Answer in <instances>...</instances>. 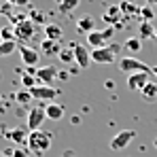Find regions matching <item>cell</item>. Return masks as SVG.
Here are the masks:
<instances>
[{
    "label": "cell",
    "instance_id": "43",
    "mask_svg": "<svg viewBox=\"0 0 157 157\" xmlns=\"http://www.w3.org/2000/svg\"><path fill=\"white\" fill-rule=\"evenodd\" d=\"M0 102H2V96H0Z\"/></svg>",
    "mask_w": 157,
    "mask_h": 157
},
{
    "label": "cell",
    "instance_id": "35",
    "mask_svg": "<svg viewBox=\"0 0 157 157\" xmlns=\"http://www.w3.org/2000/svg\"><path fill=\"white\" fill-rule=\"evenodd\" d=\"M104 87L113 91V89H115V81H104Z\"/></svg>",
    "mask_w": 157,
    "mask_h": 157
},
{
    "label": "cell",
    "instance_id": "1",
    "mask_svg": "<svg viewBox=\"0 0 157 157\" xmlns=\"http://www.w3.org/2000/svg\"><path fill=\"white\" fill-rule=\"evenodd\" d=\"M51 142H53V134L51 132H45V130H36V132H30L28 136V149L30 153L34 155H43L51 149Z\"/></svg>",
    "mask_w": 157,
    "mask_h": 157
},
{
    "label": "cell",
    "instance_id": "22",
    "mask_svg": "<svg viewBox=\"0 0 157 157\" xmlns=\"http://www.w3.org/2000/svg\"><path fill=\"white\" fill-rule=\"evenodd\" d=\"M78 4H81V0H59V13L62 15H70L72 11H77Z\"/></svg>",
    "mask_w": 157,
    "mask_h": 157
},
{
    "label": "cell",
    "instance_id": "29",
    "mask_svg": "<svg viewBox=\"0 0 157 157\" xmlns=\"http://www.w3.org/2000/svg\"><path fill=\"white\" fill-rule=\"evenodd\" d=\"M28 19H30L32 24H45V15H43L40 11H36V9H30V13H28Z\"/></svg>",
    "mask_w": 157,
    "mask_h": 157
},
{
    "label": "cell",
    "instance_id": "24",
    "mask_svg": "<svg viewBox=\"0 0 157 157\" xmlns=\"http://www.w3.org/2000/svg\"><path fill=\"white\" fill-rule=\"evenodd\" d=\"M123 47H125L130 53H138L140 49H142V38H138V36H130V38L125 40Z\"/></svg>",
    "mask_w": 157,
    "mask_h": 157
},
{
    "label": "cell",
    "instance_id": "40",
    "mask_svg": "<svg viewBox=\"0 0 157 157\" xmlns=\"http://www.w3.org/2000/svg\"><path fill=\"white\" fill-rule=\"evenodd\" d=\"M153 144H155V149H157V136H155V140H153Z\"/></svg>",
    "mask_w": 157,
    "mask_h": 157
},
{
    "label": "cell",
    "instance_id": "34",
    "mask_svg": "<svg viewBox=\"0 0 157 157\" xmlns=\"http://www.w3.org/2000/svg\"><path fill=\"white\" fill-rule=\"evenodd\" d=\"M110 49H113V51L119 55V51H121V45H119V43H110Z\"/></svg>",
    "mask_w": 157,
    "mask_h": 157
},
{
    "label": "cell",
    "instance_id": "25",
    "mask_svg": "<svg viewBox=\"0 0 157 157\" xmlns=\"http://www.w3.org/2000/svg\"><path fill=\"white\" fill-rule=\"evenodd\" d=\"M15 100H17L19 106H24V104H28L30 100H34V98H32V91H30V89H17V91H15Z\"/></svg>",
    "mask_w": 157,
    "mask_h": 157
},
{
    "label": "cell",
    "instance_id": "12",
    "mask_svg": "<svg viewBox=\"0 0 157 157\" xmlns=\"http://www.w3.org/2000/svg\"><path fill=\"white\" fill-rule=\"evenodd\" d=\"M59 70L55 66H43L36 70V78H38V85H51L53 81L57 78Z\"/></svg>",
    "mask_w": 157,
    "mask_h": 157
},
{
    "label": "cell",
    "instance_id": "8",
    "mask_svg": "<svg viewBox=\"0 0 157 157\" xmlns=\"http://www.w3.org/2000/svg\"><path fill=\"white\" fill-rule=\"evenodd\" d=\"M2 136H4L6 140H11L15 147H26L30 132H26V128H15V130H4Z\"/></svg>",
    "mask_w": 157,
    "mask_h": 157
},
{
    "label": "cell",
    "instance_id": "7",
    "mask_svg": "<svg viewBox=\"0 0 157 157\" xmlns=\"http://www.w3.org/2000/svg\"><path fill=\"white\" fill-rule=\"evenodd\" d=\"M72 49H75V64L81 70H85L91 64V51L85 45H81V43H72Z\"/></svg>",
    "mask_w": 157,
    "mask_h": 157
},
{
    "label": "cell",
    "instance_id": "30",
    "mask_svg": "<svg viewBox=\"0 0 157 157\" xmlns=\"http://www.w3.org/2000/svg\"><path fill=\"white\" fill-rule=\"evenodd\" d=\"M0 40H15V30L11 26L0 28Z\"/></svg>",
    "mask_w": 157,
    "mask_h": 157
},
{
    "label": "cell",
    "instance_id": "27",
    "mask_svg": "<svg viewBox=\"0 0 157 157\" xmlns=\"http://www.w3.org/2000/svg\"><path fill=\"white\" fill-rule=\"evenodd\" d=\"M155 9L151 6V4H147V6H140V19L142 21H153L155 19Z\"/></svg>",
    "mask_w": 157,
    "mask_h": 157
},
{
    "label": "cell",
    "instance_id": "37",
    "mask_svg": "<svg viewBox=\"0 0 157 157\" xmlns=\"http://www.w3.org/2000/svg\"><path fill=\"white\" fill-rule=\"evenodd\" d=\"M64 157H75V151H70V149H68V151L64 153Z\"/></svg>",
    "mask_w": 157,
    "mask_h": 157
},
{
    "label": "cell",
    "instance_id": "15",
    "mask_svg": "<svg viewBox=\"0 0 157 157\" xmlns=\"http://www.w3.org/2000/svg\"><path fill=\"white\" fill-rule=\"evenodd\" d=\"M119 9H121L125 21H132V19H136V17H140V6H136L130 0H123V2L119 4Z\"/></svg>",
    "mask_w": 157,
    "mask_h": 157
},
{
    "label": "cell",
    "instance_id": "23",
    "mask_svg": "<svg viewBox=\"0 0 157 157\" xmlns=\"http://www.w3.org/2000/svg\"><path fill=\"white\" fill-rule=\"evenodd\" d=\"M15 49H19L17 47V40H0V57L11 55Z\"/></svg>",
    "mask_w": 157,
    "mask_h": 157
},
{
    "label": "cell",
    "instance_id": "32",
    "mask_svg": "<svg viewBox=\"0 0 157 157\" xmlns=\"http://www.w3.org/2000/svg\"><path fill=\"white\" fill-rule=\"evenodd\" d=\"M115 32H117V30H115L113 26H106L104 30H102V36H104L106 45H110V43H113V36H115Z\"/></svg>",
    "mask_w": 157,
    "mask_h": 157
},
{
    "label": "cell",
    "instance_id": "42",
    "mask_svg": "<svg viewBox=\"0 0 157 157\" xmlns=\"http://www.w3.org/2000/svg\"><path fill=\"white\" fill-rule=\"evenodd\" d=\"M155 40H157V30H155Z\"/></svg>",
    "mask_w": 157,
    "mask_h": 157
},
{
    "label": "cell",
    "instance_id": "26",
    "mask_svg": "<svg viewBox=\"0 0 157 157\" xmlns=\"http://www.w3.org/2000/svg\"><path fill=\"white\" fill-rule=\"evenodd\" d=\"M59 62H64V64H75V49H72V45L59 51Z\"/></svg>",
    "mask_w": 157,
    "mask_h": 157
},
{
    "label": "cell",
    "instance_id": "17",
    "mask_svg": "<svg viewBox=\"0 0 157 157\" xmlns=\"http://www.w3.org/2000/svg\"><path fill=\"white\" fill-rule=\"evenodd\" d=\"M87 45H89L91 49H102V47H106V40H104V36H102V30L89 32V34H87Z\"/></svg>",
    "mask_w": 157,
    "mask_h": 157
},
{
    "label": "cell",
    "instance_id": "10",
    "mask_svg": "<svg viewBox=\"0 0 157 157\" xmlns=\"http://www.w3.org/2000/svg\"><path fill=\"white\" fill-rule=\"evenodd\" d=\"M117 57V53L110 49V45H106L102 49H91V62L94 64H113Z\"/></svg>",
    "mask_w": 157,
    "mask_h": 157
},
{
    "label": "cell",
    "instance_id": "33",
    "mask_svg": "<svg viewBox=\"0 0 157 157\" xmlns=\"http://www.w3.org/2000/svg\"><path fill=\"white\" fill-rule=\"evenodd\" d=\"M4 2L15 4V6H28V4H30V0H4Z\"/></svg>",
    "mask_w": 157,
    "mask_h": 157
},
{
    "label": "cell",
    "instance_id": "3",
    "mask_svg": "<svg viewBox=\"0 0 157 157\" xmlns=\"http://www.w3.org/2000/svg\"><path fill=\"white\" fill-rule=\"evenodd\" d=\"M45 108H47L45 102H38L36 106L30 108V113H28V130H30V132L40 130L43 121L47 119V110H45Z\"/></svg>",
    "mask_w": 157,
    "mask_h": 157
},
{
    "label": "cell",
    "instance_id": "2",
    "mask_svg": "<svg viewBox=\"0 0 157 157\" xmlns=\"http://www.w3.org/2000/svg\"><path fill=\"white\" fill-rule=\"evenodd\" d=\"M13 30H15V40L19 45H28V40H32L34 34H36L34 24L28 19L26 15H15L13 17Z\"/></svg>",
    "mask_w": 157,
    "mask_h": 157
},
{
    "label": "cell",
    "instance_id": "28",
    "mask_svg": "<svg viewBox=\"0 0 157 157\" xmlns=\"http://www.w3.org/2000/svg\"><path fill=\"white\" fill-rule=\"evenodd\" d=\"M21 83H24V89H32V87H36V85H38V78L34 77V75L24 72V75H21Z\"/></svg>",
    "mask_w": 157,
    "mask_h": 157
},
{
    "label": "cell",
    "instance_id": "16",
    "mask_svg": "<svg viewBox=\"0 0 157 157\" xmlns=\"http://www.w3.org/2000/svg\"><path fill=\"white\" fill-rule=\"evenodd\" d=\"M45 38L59 43V40L64 38V30H62V26H59V24H45Z\"/></svg>",
    "mask_w": 157,
    "mask_h": 157
},
{
    "label": "cell",
    "instance_id": "20",
    "mask_svg": "<svg viewBox=\"0 0 157 157\" xmlns=\"http://www.w3.org/2000/svg\"><path fill=\"white\" fill-rule=\"evenodd\" d=\"M138 38H155V28L151 21H140L138 24Z\"/></svg>",
    "mask_w": 157,
    "mask_h": 157
},
{
    "label": "cell",
    "instance_id": "31",
    "mask_svg": "<svg viewBox=\"0 0 157 157\" xmlns=\"http://www.w3.org/2000/svg\"><path fill=\"white\" fill-rule=\"evenodd\" d=\"M11 157H30V149H26V147H13Z\"/></svg>",
    "mask_w": 157,
    "mask_h": 157
},
{
    "label": "cell",
    "instance_id": "44",
    "mask_svg": "<svg viewBox=\"0 0 157 157\" xmlns=\"http://www.w3.org/2000/svg\"><path fill=\"white\" fill-rule=\"evenodd\" d=\"M130 2H134V0H130Z\"/></svg>",
    "mask_w": 157,
    "mask_h": 157
},
{
    "label": "cell",
    "instance_id": "19",
    "mask_svg": "<svg viewBox=\"0 0 157 157\" xmlns=\"http://www.w3.org/2000/svg\"><path fill=\"white\" fill-rule=\"evenodd\" d=\"M45 110H47V119H51V121H59V119L64 117V106H62V104L49 102Z\"/></svg>",
    "mask_w": 157,
    "mask_h": 157
},
{
    "label": "cell",
    "instance_id": "39",
    "mask_svg": "<svg viewBox=\"0 0 157 157\" xmlns=\"http://www.w3.org/2000/svg\"><path fill=\"white\" fill-rule=\"evenodd\" d=\"M147 2H149L151 6H155V4H157V0H147Z\"/></svg>",
    "mask_w": 157,
    "mask_h": 157
},
{
    "label": "cell",
    "instance_id": "5",
    "mask_svg": "<svg viewBox=\"0 0 157 157\" xmlns=\"http://www.w3.org/2000/svg\"><path fill=\"white\" fill-rule=\"evenodd\" d=\"M30 91H32V98H34V100L45 102V104L53 102V100L62 94V91H59V89H55L53 85H36V87H32Z\"/></svg>",
    "mask_w": 157,
    "mask_h": 157
},
{
    "label": "cell",
    "instance_id": "21",
    "mask_svg": "<svg viewBox=\"0 0 157 157\" xmlns=\"http://www.w3.org/2000/svg\"><path fill=\"white\" fill-rule=\"evenodd\" d=\"M140 96H142V100H147V102H153V100H157V83H147L144 85V89L140 91Z\"/></svg>",
    "mask_w": 157,
    "mask_h": 157
},
{
    "label": "cell",
    "instance_id": "4",
    "mask_svg": "<svg viewBox=\"0 0 157 157\" xmlns=\"http://www.w3.org/2000/svg\"><path fill=\"white\" fill-rule=\"evenodd\" d=\"M117 66H119V70H121V72H128V75H136V72H151V68H149L144 62H140L138 57H130V55L121 57Z\"/></svg>",
    "mask_w": 157,
    "mask_h": 157
},
{
    "label": "cell",
    "instance_id": "6",
    "mask_svg": "<svg viewBox=\"0 0 157 157\" xmlns=\"http://www.w3.org/2000/svg\"><path fill=\"white\" fill-rule=\"evenodd\" d=\"M134 138H136V130H123V132H119L115 138H110L108 147H110V151H121V149H125L130 144Z\"/></svg>",
    "mask_w": 157,
    "mask_h": 157
},
{
    "label": "cell",
    "instance_id": "14",
    "mask_svg": "<svg viewBox=\"0 0 157 157\" xmlns=\"http://www.w3.org/2000/svg\"><path fill=\"white\" fill-rule=\"evenodd\" d=\"M38 51L43 53L45 57H59V51H62V47H59V43L45 38V40H40V49H38Z\"/></svg>",
    "mask_w": 157,
    "mask_h": 157
},
{
    "label": "cell",
    "instance_id": "13",
    "mask_svg": "<svg viewBox=\"0 0 157 157\" xmlns=\"http://www.w3.org/2000/svg\"><path fill=\"white\" fill-rule=\"evenodd\" d=\"M102 21L104 24H113V26H117L119 21H123V13H121V9H119V4H113V6H108L104 11V15H102Z\"/></svg>",
    "mask_w": 157,
    "mask_h": 157
},
{
    "label": "cell",
    "instance_id": "9",
    "mask_svg": "<svg viewBox=\"0 0 157 157\" xmlns=\"http://www.w3.org/2000/svg\"><path fill=\"white\" fill-rule=\"evenodd\" d=\"M149 77H151V72H136V75H128L125 85H128V89H130V91H142V89H144V85L149 83Z\"/></svg>",
    "mask_w": 157,
    "mask_h": 157
},
{
    "label": "cell",
    "instance_id": "38",
    "mask_svg": "<svg viewBox=\"0 0 157 157\" xmlns=\"http://www.w3.org/2000/svg\"><path fill=\"white\" fill-rule=\"evenodd\" d=\"M151 75H155V77H157V66H151Z\"/></svg>",
    "mask_w": 157,
    "mask_h": 157
},
{
    "label": "cell",
    "instance_id": "36",
    "mask_svg": "<svg viewBox=\"0 0 157 157\" xmlns=\"http://www.w3.org/2000/svg\"><path fill=\"white\" fill-rule=\"evenodd\" d=\"M57 78H68V72H64V70H59V75H57Z\"/></svg>",
    "mask_w": 157,
    "mask_h": 157
},
{
    "label": "cell",
    "instance_id": "11",
    "mask_svg": "<svg viewBox=\"0 0 157 157\" xmlns=\"http://www.w3.org/2000/svg\"><path fill=\"white\" fill-rule=\"evenodd\" d=\"M17 51H19V55H21V62L26 64V68H30V66L36 68V64H38V59H40V51L32 49L30 45H19Z\"/></svg>",
    "mask_w": 157,
    "mask_h": 157
},
{
    "label": "cell",
    "instance_id": "41",
    "mask_svg": "<svg viewBox=\"0 0 157 157\" xmlns=\"http://www.w3.org/2000/svg\"><path fill=\"white\" fill-rule=\"evenodd\" d=\"M0 157H4V153H2V151H0Z\"/></svg>",
    "mask_w": 157,
    "mask_h": 157
},
{
    "label": "cell",
    "instance_id": "18",
    "mask_svg": "<svg viewBox=\"0 0 157 157\" xmlns=\"http://www.w3.org/2000/svg\"><path fill=\"white\" fill-rule=\"evenodd\" d=\"M96 28H94V17L91 15H83L81 19H77V32L78 34H89V32H94Z\"/></svg>",
    "mask_w": 157,
    "mask_h": 157
}]
</instances>
